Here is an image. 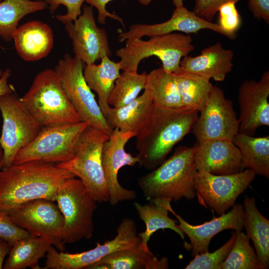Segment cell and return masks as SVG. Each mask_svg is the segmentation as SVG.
Segmentation results:
<instances>
[{
    "label": "cell",
    "instance_id": "8992f818",
    "mask_svg": "<svg viewBox=\"0 0 269 269\" xmlns=\"http://www.w3.org/2000/svg\"><path fill=\"white\" fill-rule=\"evenodd\" d=\"M109 135L88 126L81 134L70 160L56 164L82 180L98 202L109 201V195L102 163V151Z\"/></svg>",
    "mask_w": 269,
    "mask_h": 269
},
{
    "label": "cell",
    "instance_id": "5bb4252c",
    "mask_svg": "<svg viewBox=\"0 0 269 269\" xmlns=\"http://www.w3.org/2000/svg\"><path fill=\"white\" fill-rule=\"evenodd\" d=\"M200 115L193 126L196 142L213 139L232 140L239 132V121L232 102L221 88L213 85Z\"/></svg>",
    "mask_w": 269,
    "mask_h": 269
},
{
    "label": "cell",
    "instance_id": "ac0fdd59",
    "mask_svg": "<svg viewBox=\"0 0 269 269\" xmlns=\"http://www.w3.org/2000/svg\"><path fill=\"white\" fill-rule=\"evenodd\" d=\"M269 71L259 81L246 80L241 84L238 100L240 111L239 132L253 135L262 126H269Z\"/></svg>",
    "mask_w": 269,
    "mask_h": 269
},
{
    "label": "cell",
    "instance_id": "603a6c76",
    "mask_svg": "<svg viewBox=\"0 0 269 269\" xmlns=\"http://www.w3.org/2000/svg\"><path fill=\"white\" fill-rule=\"evenodd\" d=\"M168 259H158L138 245L120 250L105 257L87 269H166Z\"/></svg>",
    "mask_w": 269,
    "mask_h": 269
},
{
    "label": "cell",
    "instance_id": "2e32d148",
    "mask_svg": "<svg viewBox=\"0 0 269 269\" xmlns=\"http://www.w3.org/2000/svg\"><path fill=\"white\" fill-rule=\"evenodd\" d=\"M64 25L72 40L75 56L86 65L94 64L105 56H112L106 31L97 26L90 5H84L77 19Z\"/></svg>",
    "mask_w": 269,
    "mask_h": 269
},
{
    "label": "cell",
    "instance_id": "ab89813d",
    "mask_svg": "<svg viewBox=\"0 0 269 269\" xmlns=\"http://www.w3.org/2000/svg\"><path fill=\"white\" fill-rule=\"evenodd\" d=\"M113 0H86V2L91 6L95 7L98 11V21L104 24L106 22L107 17H109L120 22L125 27L123 19L119 15L110 13L106 9L107 4ZM141 4L146 6L149 5L153 0H136Z\"/></svg>",
    "mask_w": 269,
    "mask_h": 269
},
{
    "label": "cell",
    "instance_id": "f35d334b",
    "mask_svg": "<svg viewBox=\"0 0 269 269\" xmlns=\"http://www.w3.org/2000/svg\"><path fill=\"white\" fill-rule=\"evenodd\" d=\"M240 0H195L193 11L199 17L211 21L222 5L228 2L236 3Z\"/></svg>",
    "mask_w": 269,
    "mask_h": 269
},
{
    "label": "cell",
    "instance_id": "7c38bea8",
    "mask_svg": "<svg viewBox=\"0 0 269 269\" xmlns=\"http://www.w3.org/2000/svg\"><path fill=\"white\" fill-rule=\"evenodd\" d=\"M117 235L103 244L97 243L90 250L70 254L58 252L52 246L46 255L45 269H86L107 255L116 251L140 244L141 239L137 233L136 225L131 218H124L117 229Z\"/></svg>",
    "mask_w": 269,
    "mask_h": 269
},
{
    "label": "cell",
    "instance_id": "3957f363",
    "mask_svg": "<svg viewBox=\"0 0 269 269\" xmlns=\"http://www.w3.org/2000/svg\"><path fill=\"white\" fill-rule=\"evenodd\" d=\"M194 146H180L173 155L152 171L137 179L144 196L150 201L165 199L177 201L196 196L194 178Z\"/></svg>",
    "mask_w": 269,
    "mask_h": 269
},
{
    "label": "cell",
    "instance_id": "f1b7e54d",
    "mask_svg": "<svg viewBox=\"0 0 269 269\" xmlns=\"http://www.w3.org/2000/svg\"><path fill=\"white\" fill-rule=\"evenodd\" d=\"M144 89L155 105L169 109L184 108L174 74L166 72L162 67L147 74Z\"/></svg>",
    "mask_w": 269,
    "mask_h": 269
},
{
    "label": "cell",
    "instance_id": "7bdbcfd3",
    "mask_svg": "<svg viewBox=\"0 0 269 269\" xmlns=\"http://www.w3.org/2000/svg\"><path fill=\"white\" fill-rule=\"evenodd\" d=\"M11 247L8 243L0 239V269H3L4 259L8 255Z\"/></svg>",
    "mask_w": 269,
    "mask_h": 269
},
{
    "label": "cell",
    "instance_id": "5b68a950",
    "mask_svg": "<svg viewBox=\"0 0 269 269\" xmlns=\"http://www.w3.org/2000/svg\"><path fill=\"white\" fill-rule=\"evenodd\" d=\"M191 36L181 33L150 37L146 40L132 38L126 40L124 47L116 51L120 58V69L125 72H137L140 61L154 56L161 61L163 69L174 73L180 70L182 59L194 50Z\"/></svg>",
    "mask_w": 269,
    "mask_h": 269
},
{
    "label": "cell",
    "instance_id": "e0dca14e",
    "mask_svg": "<svg viewBox=\"0 0 269 269\" xmlns=\"http://www.w3.org/2000/svg\"><path fill=\"white\" fill-rule=\"evenodd\" d=\"M171 201L165 199L154 200V204L162 206L167 209L178 219V227L189 238L191 255L209 252V246L214 236L227 229L236 232L242 231L244 228V207L241 204H235L232 209L218 217L198 225H192L185 221L172 209Z\"/></svg>",
    "mask_w": 269,
    "mask_h": 269
},
{
    "label": "cell",
    "instance_id": "277c9868",
    "mask_svg": "<svg viewBox=\"0 0 269 269\" xmlns=\"http://www.w3.org/2000/svg\"><path fill=\"white\" fill-rule=\"evenodd\" d=\"M20 100L41 127L81 121L66 96L54 69H46L38 73Z\"/></svg>",
    "mask_w": 269,
    "mask_h": 269
},
{
    "label": "cell",
    "instance_id": "f6af8a7d",
    "mask_svg": "<svg viewBox=\"0 0 269 269\" xmlns=\"http://www.w3.org/2000/svg\"><path fill=\"white\" fill-rule=\"evenodd\" d=\"M184 0H172V2L175 7L183 5Z\"/></svg>",
    "mask_w": 269,
    "mask_h": 269
},
{
    "label": "cell",
    "instance_id": "d6986e66",
    "mask_svg": "<svg viewBox=\"0 0 269 269\" xmlns=\"http://www.w3.org/2000/svg\"><path fill=\"white\" fill-rule=\"evenodd\" d=\"M203 29H210L234 39L218 24L204 19L183 5L175 7L171 17L167 21L153 24H134L129 30L120 33V42L129 39L141 38L143 36L152 37L179 31L186 34L197 33Z\"/></svg>",
    "mask_w": 269,
    "mask_h": 269
},
{
    "label": "cell",
    "instance_id": "ee69618b",
    "mask_svg": "<svg viewBox=\"0 0 269 269\" xmlns=\"http://www.w3.org/2000/svg\"><path fill=\"white\" fill-rule=\"evenodd\" d=\"M3 161V151L0 144V169H1Z\"/></svg>",
    "mask_w": 269,
    "mask_h": 269
},
{
    "label": "cell",
    "instance_id": "1f68e13d",
    "mask_svg": "<svg viewBox=\"0 0 269 269\" xmlns=\"http://www.w3.org/2000/svg\"><path fill=\"white\" fill-rule=\"evenodd\" d=\"M173 74L183 107L199 112L213 86L210 80L181 70Z\"/></svg>",
    "mask_w": 269,
    "mask_h": 269
},
{
    "label": "cell",
    "instance_id": "9a60e30c",
    "mask_svg": "<svg viewBox=\"0 0 269 269\" xmlns=\"http://www.w3.org/2000/svg\"><path fill=\"white\" fill-rule=\"evenodd\" d=\"M136 134L122 132L117 128L104 144L102 151V163L109 195V201L112 206L119 203L136 198L137 194L134 190L123 187L119 183L118 174L120 169L126 165L134 166L138 163L137 157L133 156L125 151L128 141Z\"/></svg>",
    "mask_w": 269,
    "mask_h": 269
},
{
    "label": "cell",
    "instance_id": "4fadbf2b",
    "mask_svg": "<svg viewBox=\"0 0 269 269\" xmlns=\"http://www.w3.org/2000/svg\"><path fill=\"white\" fill-rule=\"evenodd\" d=\"M7 213L15 224L30 236L44 238L59 251H64V219L54 201L46 199L31 200Z\"/></svg>",
    "mask_w": 269,
    "mask_h": 269
},
{
    "label": "cell",
    "instance_id": "e575fe53",
    "mask_svg": "<svg viewBox=\"0 0 269 269\" xmlns=\"http://www.w3.org/2000/svg\"><path fill=\"white\" fill-rule=\"evenodd\" d=\"M236 237V231L232 232L230 239L222 247L213 253L199 254L186 266L185 269H221Z\"/></svg>",
    "mask_w": 269,
    "mask_h": 269
},
{
    "label": "cell",
    "instance_id": "836d02e7",
    "mask_svg": "<svg viewBox=\"0 0 269 269\" xmlns=\"http://www.w3.org/2000/svg\"><path fill=\"white\" fill-rule=\"evenodd\" d=\"M221 269H264L244 232H236L233 245Z\"/></svg>",
    "mask_w": 269,
    "mask_h": 269
},
{
    "label": "cell",
    "instance_id": "6da1fadb",
    "mask_svg": "<svg viewBox=\"0 0 269 269\" xmlns=\"http://www.w3.org/2000/svg\"><path fill=\"white\" fill-rule=\"evenodd\" d=\"M0 169V211L6 213L35 199L55 201L60 186L76 177L55 163L41 160L12 164Z\"/></svg>",
    "mask_w": 269,
    "mask_h": 269
},
{
    "label": "cell",
    "instance_id": "9c48e42d",
    "mask_svg": "<svg viewBox=\"0 0 269 269\" xmlns=\"http://www.w3.org/2000/svg\"><path fill=\"white\" fill-rule=\"evenodd\" d=\"M88 126L81 121L42 127L37 137L17 152L12 164L32 160L57 164L71 160L79 137Z\"/></svg>",
    "mask_w": 269,
    "mask_h": 269
},
{
    "label": "cell",
    "instance_id": "74e56055",
    "mask_svg": "<svg viewBox=\"0 0 269 269\" xmlns=\"http://www.w3.org/2000/svg\"><path fill=\"white\" fill-rule=\"evenodd\" d=\"M30 236L24 229L15 224L7 213L0 211V239L11 246L17 241Z\"/></svg>",
    "mask_w": 269,
    "mask_h": 269
},
{
    "label": "cell",
    "instance_id": "d6a6232c",
    "mask_svg": "<svg viewBox=\"0 0 269 269\" xmlns=\"http://www.w3.org/2000/svg\"><path fill=\"white\" fill-rule=\"evenodd\" d=\"M147 73L125 72L120 74L110 94L108 104L112 107L126 105L136 98L144 89Z\"/></svg>",
    "mask_w": 269,
    "mask_h": 269
},
{
    "label": "cell",
    "instance_id": "4dcf8cb0",
    "mask_svg": "<svg viewBox=\"0 0 269 269\" xmlns=\"http://www.w3.org/2000/svg\"><path fill=\"white\" fill-rule=\"evenodd\" d=\"M48 8L43 0H2L0 1V38L10 42L25 16Z\"/></svg>",
    "mask_w": 269,
    "mask_h": 269
},
{
    "label": "cell",
    "instance_id": "f546056e",
    "mask_svg": "<svg viewBox=\"0 0 269 269\" xmlns=\"http://www.w3.org/2000/svg\"><path fill=\"white\" fill-rule=\"evenodd\" d=\"M139 218L144 222L145 230L138 235L141 239L139 247L143 250L150 252L148 242L154 233L159 229H169L177 233L185 241V234L178 227V221L168 216V210L162 206L151 203L143 205L134 203Z\"/></svg>",
    "mask_w": 269,
    "mask_h": 269
},
{
    "label": "cell",
    "instance_id": "7402d4cb",
    "mask_svg": "<svg viewBox=\"0 0 269 269\" xmlns=\"http://www.w3.org/2000/svg\"><path fill=\"white\" fill-rule=\"evenodd\" d=\"M12 39L17 54L26 61H35L46 57L54 44L52 29L39 20L28 21L17 27Z\"/></svg>",
    "mask_w": 269,
    "mask_h": 269
},
{
    "label": "cell",
    "instance_id": "7a4b0ae2",
    "mask_svg": "<svg viewBox=\"0 0 269 269\" xmlns=\"http://www.w3.org/2000/svg\"><path fill=\"white\" fill-rule=\"evenodd\" d=\"M198 111L165 108L152 104L136 136L138 163L152 170L164 160L174 146L192 129Z\"/></svg>",
    "mask_w": 269,
    "mask_h": 269
},
{
    "label": "cell",
    "instance_id": "52a82bcc",
    "mask_svg": "<svg viewBox=\"0 0 269 269\" xmlns=\"http://www.w3.org/2000/svg\"><path fill=\"white\" fill-rule=\"evenodd\" d=\"M54 201L64 219V244L90 239L96 201L82 180L75 177L65 180L58 189Z\"/></svg>",
    "mask_w": 269,
    "mask_h": 269
},
{
    "label": "cell",
    "instance_id": "b9f144b4",
    "mask_svg": "<svg viewBox=\"0 0 269 269\" xmlns=\"http://www.w3.org/2000/svg\"><path fill=\"white\" fill-rule=\"evenodd\" d=\"M11 75V70L8 68L0 70V96L15 91L13 86L8 83Z\"/></svg>",
    "mask_w": 269,
    "mask_h": 269
},
{
    "label": "cell",
    "instance_id": "60d3db41",
    "mask_svg": "<svg viewBox=\"0 0 269 269\" xmlns=\"http://www.w3.org/2000/svg\"><path fill=\"white\" fill-rule=\"evenodd\" d=\"M250 10L258 20L269 23V0H248Z\"/></svg>",
    "mask_w": 269,
    "mask_h": 269
},
{
    "label": "cell",
    "instance_id": "4316f807",
    "mask_svg": "<svg viewBox=\"0 0 269 269\" xmlns=\"http://www.w3.org/2000/svg\"><path fill=\"white\" fill-rule=\"evenodd\" d=\"M241 153L243 167L269 177V136L254 137L238 132L232 139Z\"/></svg>",
    "mask_w": 269,
    "mask_h": 269
},
{
    "label": "cell",
    "instance_id": "bcb514c9",
    "mask_svg": "<svg viewBox=\"0 0 269 269\" xmlns=\"http://www.w3.org/2000/svg\"><path fill=\"white\" fill-rule=\"evenodd\" d=\"M2 0H0V1H2Z\"/></svg>",
    "mask_w": 269,
    "mask_h": 269
},
{
    "label": "cell",
    "instance_id": "d590c367",
    "mask_svg": "<svg viewBox=\"0 0 269 269\" xmlns=\"http://www.w3.org/2000/svg\"><path fill=\"white\" fill-rule=\"evenodd\" d=\"M219 25L234 39L237 37V31L241 24V18L236 8V3L228 2L219 8Z\"/></svg>",
    "mask_w": 269,
    "mask_h": 269
},
{
    "label": "cell",
    "instance_id": "8d00e7d4",
    "mask_svg": "<svg viewBox=\"0 0 269 269\" xmlns=\"http://www.w3.org/2000/svg\"><path fill=\"white\" fill-rule=\"evenodd\" d=\"M47 4L51 14H53L60 5L67 9L65 14H57L56 18L64 24L74 21L82 13L81 8L86 0H43Z\"/></svg>",
    "mask_w": 269,
    "mask_h": 269
},
{
    "label": "cell",
    "instance_id": "ba28073f",
    "mask_svg": "<svg viewBox=\"0 0 269 269\" xmlns=\"http://www.w3.org/2000/svg\"><path fill=\"white\" fill-rule=\"evenodd\" d=\"M85 65L78 58L66 53L54 70L66 96L81 121L110 136L113 130L103 115L95 95L85 80L83 70Z\"/></svg>",
    "mask_w": 269,
    "mask_h": 269
},
{
    "label": "cell",
    "instance_id": "83f0119b",
    "mask_svg": "<svg viewBox=\"0 0 269 269\" xmlns=\"http://www.w3.org/2000/svg\"><path fill=\"white\" fill-rule=\"evenodd\" d=\"M51 246L47 240L40 237L29 236L21 239L11 246L3 269H41L39 261Z\"/></svg>",
    "mask_w": 269,
    "mask_h": 269
},
{
    "label": "cell",
    "instance_id": "484cf974",
    "mask_svg": "<svg viewBox=\"0 0 269 269\" xmlns=\"http://www.w3.org/2000/svg\"><path fill=\"white\" fill-rule=\"evenodd\" d=\"M244 228L264 269L269 267V221L259 211L254 197L245 196Z\"/></svg>",
    "mask_w": 269,
    "mask_h": 269
},
{
    "label": "cell",
    "instance_id": "30bf717a",
    "mask_svg": "<svg viewBox=\"0 0 269 269\" xmlns=\"http://www.w3.org/2000/svg\"><path fill=\"white\" fill-rule=\"evenodd\" d=\"M3 120L0 144L3 151L1 169L12 165L17 152L33 140L42 127L30 115L15 91L0 96Z\"/></svg>",
    "mask_w": 269,
    "mask_h": 269
},
{
    "label": "cell",
    "instance_id": "d4e9b609",
    "mask_svg": "<svg viewBox=\"0 0 269 269\" xmlns=\"http://www.w3.org/2000/svg\"><path fill=\"white\" fill-rule=\"evenodd\" d=\"M101 60L100 64L85 65L83 74L90 89L97 94L98 104L105 118L111 108L108 99L116 80L120 75L121 69L119 62L111 60L109 57L105 56Z\"/></svg>",
    "mask_w": 269,
    "mask_h": 269
},
{
    "label": "cell",
    "instance_id": "ffe728a7",
    "mask_svg": "<svg viewBox=\"0 0 269 269\" xmlns=\"http://www.w3.org/2000/svg\"><path fill=\"white\" fill-rule=\"evenodd\" d=\"M197 170L228 175L244 169L241 153L232 140L213 139L196 142L194 146Z\"/></svg>",
    "mask_w": 269,
    "mask_h": 269
},
{
    "label": "cell",
    "instance_id": "cb8c5ba5",
    "mask_svg": "<svg viewBox=\"0 0 269 269\" xmlns=\"http://www.w3.org/2000/svg\"><path fill=\"white\" fill-rule=\"evenodd\" d=\"M152 104L149 93L144 89L142 95L130 103L119 107H111L105 119L113 130L117 128L122 132L137 134L146 121Z\"/></svg>",
    "mask_w": 269,
    "mask_h": 269
},
{
    "label": "cell",
    "instance_id": "8fae6325",
    "mask_svg": "<svg viewBox=\"0 0 269 269\" xmlns=\"http://www.w3.org/2000/svg\"><path fill=\"white\" fill-rule=\"evenodd\" d=\"M249 169L228 175H216L197 170L194 184L199 203L221 215L235 204L238 196L256 177Z\"/></svg>",
    "mask_w": 269,
    "mask_h": 269
},
{
    "label": "cell",
    "instance_id": "44dd1931",
    "mask_svg": "<svg viewBox=\"0 0 269 269\" xmlns=\"http://www.w3.org/2000/svg\"><path fill=\"white\" fill-rule=\"evenodd\" d=\"M233 57V51L224 48L219 42L203 49L198 56L183 57L180 70L221 82L232 70Z\"/></svg>",
    "mask_w": 269,
    "mask_h": 269
}]
</instances>
